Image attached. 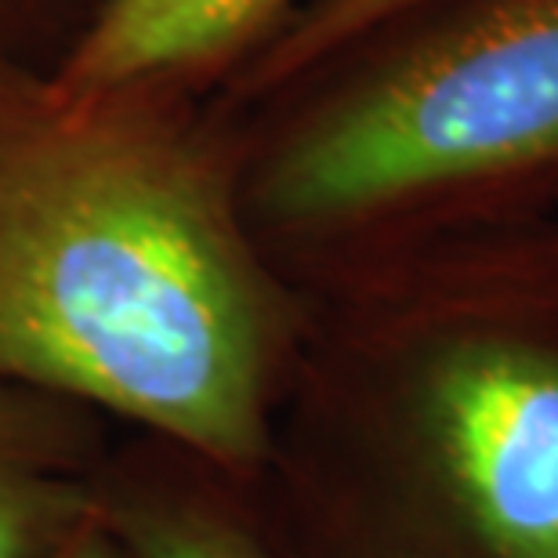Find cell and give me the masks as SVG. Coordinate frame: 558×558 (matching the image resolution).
Returning a JSON list of instances; mask_svg holds the SVG:
<instances>
[{
    "label": "cell",
    "mask_w": 558,
    "mask_h": 558,
    "mask_svg": "<svg viewBox=\"0 0 558 558\" xmlns=\"http://www.w3.org/2000/svg\"><path fill=\"white\" fill-rule=\"evenodd\" d=\"M305 333V290L243 210L236 120L0 62V385L254 472Z\"/></svg>",
    "instance_id": "1"
},
{
    "label": "cell",
    "mask_w": 558,
    "mask_h": 558,
    "mask_svg": "<svg viewBox=\"0 0 558 558\" xmlns=\"http://www.w3.org/2000/svg\"><path fill=\"white\" fill-rule=\"evenodd\" d=\"M236 120L243 210L298 287L558 199V0H414Z\"/></svg>",
    "instance_id": "2"
},
{
    "label": "cell",
    "mask_w": 558,
    "mask_h": 558,
    "mask_svg": "<svg viewBox=\"0 0 558 558\" xmlns=\"http://www.w3.org/2000/svg\"><path fill=\"white\" fill-rule=\"evenodd\" d=\"M308 338L381 388L428 519L424 558H558V323L472 232L301 287Z\"/></svg>",
    "instance_id": "3"
},
{
    "label": "cell",
    "mask_w": 558,
    "mask_h": 558,
    "mask_svg": "<svg viewBox=\"0 0 558 558\" xmlns=\"http://www.w3.org/2000/svg\"><path fill=\"white\" fill-rule=\"evenodd\" d=\"M301 0H106L51 70L70 87H167L215 98Z\"/></svg>",
    "instance_id": "4"
},
{
    "label": "cell",
    "mask_w": 558,
    "mask_h": 558,
    "mask_svg": "<svg viewBox=\"0 0 558 558\" xmlns=\"http://www.w3.org/2000/svg\"><path fill=\"white\" fill-rule=\"evenodd\" d=\"M26 435L0 396V558H51L87 526V497L54 475Z\"/></svg>",
    "instance_id": "5"
},
{
    "label": "cell",
    "mask_w": 558,
    "mask_h": 558,
    "mask_svg": "<svg viewBox=\"0 0 558 558\" xmlns=\"http://www.w3.org/2000/svg\"><path fill=\"white\" fill-rule=\"evenodd\" d=\"M407 4L414 0H301L276 37L215 95V102L221 109L251 106L254 98L272 92L338 44Z\"/></svg>",
    "instance_id": "6"
},
{
    "label": "cell",
    "mask_w": 558,
    "mask_h": 558,
    "mask_svg": "<svg viewBox=\"0 0 558 558\" xmlns=\"http://www.w3.org/2000/svg\"><path fill=\"white\" fill-rule=\"evenodd\" d=\"M128 537L138 558H279L236 522L196 508L138 511Z\"/></svg>",
    "instance_id": "7"
},
{
    "label": "cell",
    "mask_w": 558,
    "mask_h": 558,
    "mask_svg": "<svg viewBox=\"0 0 558 558\" xmlns=\"http://www.w3.org/2000/svg\"><path fill=\"white\" fill-rule=\"evenodd\" d=\"M106 0H0V62L59 70Z\"/></svg>",
    "instance_id": "8"
},
{
    "label": "cell",
    "mask_w": 558,
    "mask_h": 558,
    "mask_svg": "<svg viewBox=\"0 0 558 558\" xmlns=\"http://www.w3.org/2000/svg\"><path fill=\"white\" fill-rule=\"evenodd\" d=\"M494 265L558 323V199L526 218L464 229Z\"/></svg>",
    "instance_id": "9"
},
{
    "label": "cell",
    "mask_w": 558,
    "mask_h": 558,
    "mask_svg": "<svg viewBox=\"0 0 558 558\" xmlns=\"http://www.w3.org/2000/svg\"><path fill=\"white\" fill-rule=\"evenodd\" d=\"M51 558H120V555L95 526H84V530H76Z\"/></svg>",
    "instance_id": "10"
},
{
    "label": "cell",
    "mask_w": 558,
    "mask_h": 558,
    "mask_svg": "<svg viewBox=\"0 0 558 558\" xmlns=\"http://www.w3.org/2000/svg\"><path fill=\"white\" fill-rule=\"evenodd\" d=\"M388 558H424V555H417V551H396V555H388Z\"/></svg>",
    "instance_id": "11"
}]
</instances>
